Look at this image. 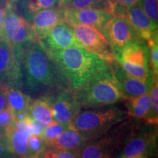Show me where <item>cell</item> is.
<instances>
[{
	"mask_svg": "<svg viewBox=\"0 0 158 158\" xmlns=\"http://www.w3.org/2000/svg\"><path fill=\"white\" fill-rule=\"evenodd\" d=\"M21 64L22 88L31 99L55 96L70 88L66 77L39 40L23 49Z\"/></svg>",
	"mask_w": 158,
	"mask_h": 158,
	"instance_id": "1",
	"label": "cell"
},
{
	"mask_svg": "<svg viewBox=\"0 0 158 158\" xmlns=\"http://www.w3.org/2000/svg\"><path fill=\"white\" fill-rule=\"evenodd\" d=\"M48 53L66 77L73 91L78 89L89 79L109 65L103 59L78 47Z\"/></svg>",
	"mask_w": 158,
	"mask_h": 158,
	"instance_id": "2",
	"label": "cell"
},
{
	"mask_svg": "<svg viewBox=\"0 0 158 158\" xmlns=\"http://www.w3.org/2000/svg\"><path fill=\"white\" fill-rule=\"evenodd\" d=\"M73 92L81 108L86 109L110 106L126 100L110 64Z\"/></svg>",
	"mask_w": 158,
	"mask_h": 158,
	"instance_id": "3",
	"label": "cell"
},
{
	"mask_svg": "<svg viewBox=\"0 0 158 158\" xmlns=\"http://www.w3.org/2000/svg\"><path fill=\"white\" fill-rule=\"evenodd\" d=\"M141 119L127 117L106 133L86 141L79 150L80 158H118L128 139L139 129Z\"/></svg>",
	"mask_w": 158,
	"mask_h": 158,
	"instance_id": "4",
	"label": "cell"
},
{
	"mask_svg": "<svg viewBox=\"0 0 158 158\" xmlns=\"http://www.w3.org/2000/svg\"><path fill=\"white\" fill-rule=\"evenodd\" d=\"M127 117L126 112L110 105L81 110L71 122L70 127L78 131L88 141L106 133Z\"/></svg>",
	"mask_w": 158,
	"mask_h": 158,
	"instance_id": "5",
	"label": "cell"
},
{
	"mask_svg": "<svg viewBox=\"0 0 158 158\" xmlns=\"http://www.w3.org/2000/svg\"><path fill=\"white\" fill-rule=\"evenodd\" d=\"M1 35L10 43L20 59L23 49L38 40L31 23L18 13L15 5L8 2L5 7Z\"/></svg>",
	"mask_w": 158,
	"mask_h": 158,
	"instance_id": "6",
	"label": "cell"
},
{
	"mask_svg": "<svg viewBox=\"0 0 158 158\" xmlns=\"http://www.w3.org/2000/svg\"><path fill=\"white\" fill-rule=\"evenodd\" d=\"M0 87L22 89L21 59L0 34Z\"/></svg>",
	"mask_w": 158,
	"mask_h": 158,
	"instance_id": "7",
	"label": "cell"
},
{
	"mask_svg": "<svg viewBox=\"0 0 158 158\" xmlns=\"http://www.w3.org/2000/svg\"><path fill=\"white\" fill-rule=\"evenodd\" d=\"M157 152V125L144 124L130 137L118 158L146 155L155 157Z\"/></svg>",
	"mask_w": 158,
	"mask_h": 158,
	"instance_id": "8",
	"label": "cell"
},
{
	"mask_svg": "<svg viewBox=\"0 0 158 158\" xmlns=\"http://www.w3.org/2000/svg\"><path fill=\"white\" fill-rule=\"evenodd\" d=\"M68 25L85 50L103 59L108 64L115 61V54L111 45L100 31L89 26Z\"/></svg>",
	"mask_w": 158,
	"mask_h": 158,
	"instance_id": "9",
	"label": "cell"
},
{
	"mask_svg": "<svg viewBox=\"0 0 158 158\" xmlns=\"http://www.w3.org/2000/svg\"><path fill=\"white\" fill-rule=\"evenodd\" d=\"M33 119L29 115L5 127V141L10 152L16 158H29L28 140L34 134Z\"/></svg>",
	"mask_w": 158,
	"mask_h": 158,
	"instance_id": "10",
	"label": "cell"
},
{
	"mask_svg": "<svg viewBox=\"0 0 158 158\" xmlns=\"http://www.w3.org/2000/svg\"><path fill=\"white\" fill-rule=\"evenodd\" d=\"M101 33L110 43L114 54L126 45L140 40L125 19L113 16L106 23Z\"/></svg>",
	"mask_w": 158,
	"mask_h": 158,
	"instance_id": "11",
	"label": "cell"
},
{
	"mask_svg": "<svg viewBox=\"0 0 158 158\" xmlns=\"http://www.w3.org/2000/svg\"><path fill=\"white\" fill-rule=\"evenodd\" d=\"M52 107L54 121L70 126L81 108L70 88L61 91L54 96Z\"/></svg>",
	"mask_w": 158,
	"mask_h": 158,
	"instance_id": "12",
	"label": "cell"
},
{
	"mask_svg": "<svg viewBox=\"0 0 158 158\" xmlns=\"http://www.w3.org/2000/svg\"><path fill=\"white\" fill-rule=\"evenodd\" d=\"M39 41L48 52L63 50L70 47L84 48L72 28L67 23L56 26L46 36Z\"/></svg>",
	"mask_w": 158,
	"mask_h": 158,
	"instance_id": "13",
	"label": "cell"
},
{
	"mask_svg": "<svg viewBox=\"0 0 158 158\" xmlns=\"http://www.w3.org/2000/svg\"><path fill=\"white\" fill-rule=\"evenodd\" d=\"M65 21L68 24H81L94 27L101 32L114 15L106 11L91 9L73 10L64 7Z\"/></svg>",
	"mask_w": 158,
	"mask_h": 158,
	"instance_id": "14",
	"label": "cell"
},
{
	"mask_svg": "<svg viewBox=\"0 0 158 158\" xmlns=\"http://www.w3.org/2000/svg\"><path fill=\"white\" fill-rule=\"evenodd\" d=\"M63 23H66V21L64 7H62L37 12L31 21L38 40L45 37L56 26Z\"/></svg>",
	"mask_w": 158,
	"mask_h": 158,
	"instance_id": "15",
	"label": "cell"
},
{
	"mask_svg": "<svg viewBox=\"0 0 158 158\" xmlns=\"http://www.w3.org/2000/svg\"><path fill=\"white\" fill-rule=\"evenodd\" d=\"M124 19L128 21L140 40L147 43L157 34V31L153 29L151 21L144 13L140 2L128 7Z\"/></svg>",
	"mask_w": 158,
	"mask_h": 158,
	"instance_id": "16",
	"label": "cell"
},
{
	"mask_svg": "<svg viewBox=\"0 0 158 158\" xmlns=\"http://www.w3.org/2000/svg\"><path fill=\"white\" fill-rule=\"evenodd\" d=\"M110 65L126 100L141 96L149 92L151 89L152 84L142 81L130 76L116 60L110 64Z\"/></svg>",
	"mask_w": 158,
	"mask_h": 158,
	"instance_id": "17",
	"label": "cell"
},
{
	"mask_svg": "<svg viewBox=\"0 0 158 158\" xmlns=\"http://www.w3.org/2000/svg\"><path fill=\"white\" fill-rule=\"evenodd\" d=\"M114 54L115 60L117 62H126L143 68H150L149 48L147 43L143 40H137L130 43Z\"/></svg>",
	"mask_w": 158,
	"mask_h": 158,
	"instance_id": "18",
	"label": "cell"
},
{
	"mask_svg": "<svg viewBox=\"0 0 158 158\" xmlns=\"http://www.w3.org/2000/svg\"><path fill=\"white\" fill-rule=\"evenodd\" d=\"M7 101L8 109L16 121H20L28 116V109L32 100L30 97L16 88L0 87Z\"/></svg>",
	"mask_w": 158,
	"mask_h": 158,
	"instance_id": "19",
	"label": "cell"
},
{
	"mask_svg": "<svg viewBox=\"0 0 158 158\" xmlns=\"http://www.w3.org/2000/svg\"><path fill=\"white\" fill-rule=\"evenodd\" d=\"M86 141V138L78 131L72 127H69L50 142L48 146L56 149L78 153L79 150Z\"/></svg>",
	"mask_w": 158,
	"mask_h": 158,
	"instance_id": "20",
	"label": "cell"
},
{
	"mask_svg": "<svg viewBox=\"0 0 158 158\" xmlns=\"http://www.w3.org/2000/svg\"><path fill=\"white\" fill-rule=\"evenodd\" d=\"M54 96H45L32 99L28 109V115L35 121L47 126L54 121L53 100Z\"/></svg>",
	"mask_w": 158,
	"mask_h": 158,
	"instance_id": "21",
	"label": "cell"
},
{
	"mask_svg": "<svg viewBox=\"0 0 158 158\" xmlns=\"http://www.w3.org/2000/svg\"><path fill=\"white\" fill-rule=\"evenodd\" d=\"M15 6L18 13L31 23L37 12L60 7V5L59 0H17Z\"/></svg>",
	"mask_w": 158,
	"mask_h": 158,
	"instance_id": "22",
	"label": "cell"
},
{
	"mask_svg": "<svg viewBox=\"0 0 158 158\" xmlns=\"http://www.w3.org/2000/svg\"><path fill=\"white\" fill-rule=\"evenodd\" d=\"M125 106L128 117L136 119H144L148 114L150 107L149 91L141 96L125 100Z\"/></svg>",
	"mask_w": 158,
	"mask_h": 158,
	"instance_id": "23",
	"label": "cell"
},
{
	"mask_svg": "<svg viewBox=\"0 0 158 158\" xmlns=\"http://www.w3.org/2000/svg\"><path fill=\"white\" fill-rule=\"evenodd\" d=\"M65 7L73 10H96L110 13L112 2L110 0H71Z\"/></svg>",
	"mask_w": 158,
	"mask_h": 158,
	"instance_id": "24",
	"label": "cell"
},
{
	"mask_svg": "<svg viewBox=\"0 0 158 158\" xmlns=\"http://www.w3.org/2000/svg\"><path fill=\"white\" fill-rule=\"evenodd\" d=\"M150 107L147 116L143 120L144 124L157 125L158 123V81L156 77L149 90Z\"/></svg>",
	"mask_w": 158,
	"mask_h": 158,
	"instance_id": "25",
	"label": "cell"
},
{
	"mask_svg": "<svg viewBox=\"0 0 158 158\" xmlns=\"http://www.w3.org/2000/svg\"><path fill=\"white\" fill-rule=\"evenodd\" d=\"M69 127H70V125L59 123V122H57L54 120L48 125L45 126L42 133H40V135L42 136L44 141L46 142V143L48 144L54 138H56L59 134L62 133L64 130Z\"/></svg>",
	"mask_w": 158,
	"mask_h": 158,
	"instance_id": "26",
	"label": "cell"
},
{
	"mask_svg": "<svg viewBox=\"0 0 158 158\" xmlns=\"http://www.w3.org/2000/svg\"><path fill=\"white\" fill-rule=\"evenodd\" d=\"M29 158H37L48 147V144L42 136L38 134H31L28 140Z\"/></svg>",
	"mask_w": 158,
	"mask_h": 158,
	"instance_id": "27",
	"label": "cell"
},
{
	"mask_svg": "<svg viewBox=\"0 0 158 158\" xmlns=\"http://www.w3.org/2000/svg\"><path fill=\"white\" fill-rule=\"evenodd\" d=\"M140 4L148 19L151 21L153 29L157 31L158 6L157 0H140Z\"/></svg>",
	"mask_w": 158,
	"mask_h": 158,
	"instance_id": "28",
	"label": "cell"
},
{
	"mask_svg": "<svg viewBox=\"0 0 158 158\" xmlns=\"http://www.w3.org/2000/svg\"><path fill=\"white\" fill-rule=\"evenodd\" d=\"M158 35L156 34L147 42L149 54V65L155 77L158 73Z\"/></svg>",
	"mask_w": 158,
	"mask_h": 158,
	"instance_id": "29",
	"label": "cell"
},
{
	"mask_svg": "<svg viewBox=\"0 0 158 158\" xmlns=\"http://www.w3.org/2000/svg\"><path fill=\"white\" fill-rule=\"evenodd\" d=\"M37 158H80L78 153L66 150L56 149L48 146Z\"/></svg>",
	"mask_w": 158,
	"mask_h": 158,
	"instance_id": "30",
	"label": "cell"
},
{
	"mask_svg": "<svg viewBox=\"0 0 158 158\" xmlns=\"http://www.w3.org/2000/svg\"><path fill=\"white\" fill-rule=\"evenodd\" d=\"M16 120L8 108L0 110V125L3 127H7Z\"/></svg>",
	"mask_w": 158,
	"mask_h": 158,
	"instance_id": "31",
	"label": "cell"
},
{
	"mask_svg": "<svg viewBox=\"0 0 158 158\" xmlns=\"http://www.w3.org/2000/svg\"><path fill=\"white\" fill-rule=\"evenodd\" d=\"M0 157L2 158H16L7 148L5 140L0 139Z\"/></svg>",
	"mask_w": 158,
	"mask_h": 158,
	"instance_id": "32",
	"label": "cell"
},
{
	"mask_svg": "<svg viewBox=\"0 0 158 158\" xmlns=\"http://www.w3.org/2000/svg\"><path fill=\"white\" fill-rule=\"evenodd\" d=\"M110 1H111L112 5L128 8V7L135 5L136 3L139 2L140 0H110Z\"/></svg>",
	"mask_w": 158,
	"mask_h": 158,
	"instance_id": "33",
	"label": "cell"
},
{
	"mask_svg": "<svg viewBox=\"0 0 158 158\" xmlns=\"http://www.w3.org/2000/svg\"><path fill=\"white\" fill-rule=\"evenodd\" d=\"M7 108H8L7 101H6V99L2 94V92L0 90V110L7 109Z\"/></svg>",
	"mask_w": 158,
	"mask_h": 158,
	"instance_id": "34",
	"label": "cell"
},
{
	"mask_svg": "<svg viewBox=\"0 0 158 158\" xmlns=\"http://www.w3.org/2000/svg\"><path fill=\"white\" fill-rule=\"evenodd\" d=\"M4 15H5V7L0 6V34H1L2 29Z\"/></svg>",
	"mask_w": 158,
	"mask_h": 158,
	"instance_id": "35",
	"label": "cell"
},
{
	"mask_svg": "<svg viewBox=\"0 0 158 158\" xmlns=\"http://www.w3.org/2000/svg\"><path fill=\"white\" fill-rule=\"evenodd\" d=\"M0 139L5 140V128L0 125Z\"/></svg>",
	"mask_w": 158,
	"mask_h": 158,
	"instance_id": "36",
	"label": "cell"
},
{
	"mask_svg": "<svg viewBox=\"0 0 158 158\" xmlns=\"http://www.w3.org/2000/svg\"><path fill=\"white\" fill-rule=\"evenodd\" d=\"M71 0H59V5H60V7H65L66 6L68 5V4L70 2Z\"/></svg>",
	"mask_w": 158,
	"mask_h": 158,
	"instance_id": "37",
	"label": "cell"
},
{
	"mask_svg": "<svg viewBox=\"0 0 158 158\" xmlns=\"http://www.w3.org/2000/svg\"><path fill=\"white\" fill-rule=\"evenodd\" d=\"M6 3H7L6 0H0V6L1 7H5Z\"/></svg>",
	"mask_w": 158,
	"mask_h": 158,
	"instance_id": "38",
	"label": "cell"
},
{
	"mask_svg": "<svg viewBox=\"0 0 158 158\" xmlns=\"http://www.w3.org/2000/svg\"><path fill=\"white\" fill-rule=\"evenodd\" d=\"M6 1H7V2L11 4V5H15V3H16L17 0H6Z\"/></svg>",
	"mask_w": 158,
	"mask_h": 158,
	"instance_id": "39",
	"label": "cell"
},
{
	"mask_svg": "<svg viewBox=\"0 0 158 158\" xmlns=\"http://www.w3.org/2000/svg\"><path fill=\"white\" fill-rule=\"evenodd\" d=\"M128 158H149L148 156L143 155V156H139V157H128Z\"/></svg>",
	"mask_w": 158,
	"mask_h": 158,
	"instance_id": "40",
	"label": "cell"
},
{
	"mask_svg": "<svg viewBox=\"0 0 158 158\" xmlns=\"http://www.w3.org/2000/svg\"><path fill=\"white\" fill-rule=\"evenodd\" d=\"M0 158H2V157H0Z\"/></svg>",
	"mask_w": 158,
	"mask_h": 158,
	"instance_id": "41",
	"label": "cell"
}]
</instances>
